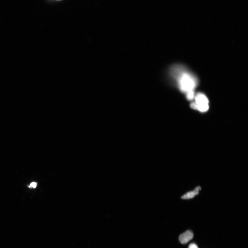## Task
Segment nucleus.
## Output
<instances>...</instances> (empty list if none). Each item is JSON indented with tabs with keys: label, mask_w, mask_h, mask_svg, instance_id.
<instances>
[{
	"label": "nucleus",
	"mask_w": 248,
	"mask_h": 248,
	"mask_svg": "<svg viewBox=\"0 0 248 248\" xmlns=\"http://www.w3.org/2000/svg\"><path fill=\"white\" fill-rule=\"evenodd\" d=\"M187 93V97L188 100H192L194 99L196 96L194 90L188 92Z\"/></svg>",
	"instance_id": "4"
},
{
	"label": "nucleus",
	"mask_w": 248,
	"mask_h": 248,
	"mask_svg": "<svg viewBox=\"0 0 248 248\" xmlns=\"http://www.w3.org/2000/svg\"><path fill=\"white\" fill-rule=\"evenodd\" d=\"M194 234L191 231L188 230L181 234L179 236V240L182 244H185L193 238Z\"/></svg>",
	"instance_id": "2"
},
{
	"label": "nucleus",
	"mask_w": 248,
	"mask_h": 248,
	"mask_svg": "<svg viewBox=\"0 0 248 248\" xmlns=\"http://www.w3.org/2000/svg\"><path fill=\"white\" fill-rule=\"evenodd\" d=\"M189 248H198V247L196 244L194 243H192L190 245Z\"/></svg>",
	"instance_id": "6"
},
{
	"label": "nucleus",
	"mask_w": 248,
	"mask_h": 248,
	"mask_svg": "<svg viewBox=\"0 0 248 248\" xmlns=\"http://www.w3.org/2000/svg\"><path fill=\"white\" fill-rule=\"evenodd\" d=\"M37 184L36 183L33 182L30 185V186H29V187L35 188L37 187Z\"/></svg>",
	"instance_id": "7"
},
{
	"label": "nucleus",
	"mask_w": 248,
	"mask_h": 248,
	"mask_svg": "<svg viewBox=\"0 0 248 248\" xmlns=\"http://www.w3.org/2000/svg\"><path fill=\"white\" fill-rule=\"evenodd\" d=\"M195 99L197 105V109L201 112H205L209 109V101L207 96L203 93H199L196 95Z\"/></svg>",
	"instance_id": "1"
},
{
	"label": "nucleus",
	"mask_w": 248,
	"mask_h": 248,
	"mask_svg": "<svg viewBox=\"0 0 248 248\" xmlns=\"http://www.w3.org/2000/svg\"><path fill=\"white\" fill-rule=\"evenodd\" d=\"M190 107L193 109H194L195 110L197 109V105L196 102H193L191 103V104L190 105Z\"/></svg>",
	"instance_id": "5"
},
{
	"label": "nucleus",
	"mask_w": 248,
	"mask_h": 248,
	"mask_svg": "<svg viewBox=\"0 0 248 248\" xmlns=\"http://www.w3.org/2000/svg\"><path fill=\"white\" fill-rule=\"evenodd\" d=\"M201 190V188L200 187H196L193 191L187 192V193L181 197L182 199H190L194 197L195 196L198 195L199 193V191Z\"/></svg>",
	"instance_id": "3"
}]
</instances>
